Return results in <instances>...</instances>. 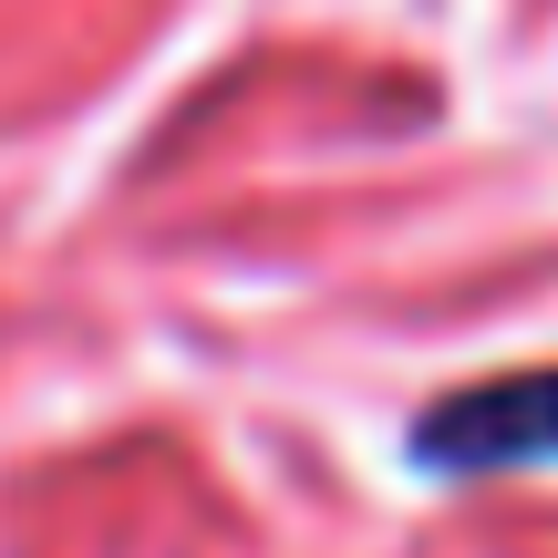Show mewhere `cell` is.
<instances>
[{"instance_id":"cell-1","label":"cell","mask_w":558,"mask_h":558,"mask_svg":"<svg viewBox=\"0 0 558 558\" xmlns=\"http://www.w3.org/2000/svg\"><path fill=\"white\" fill-rule=\"evenodd\" d=\"M424 476H507V465H558V362L548 373H497L424 403L414 424Z\"/></svg>"}]
</instances>
